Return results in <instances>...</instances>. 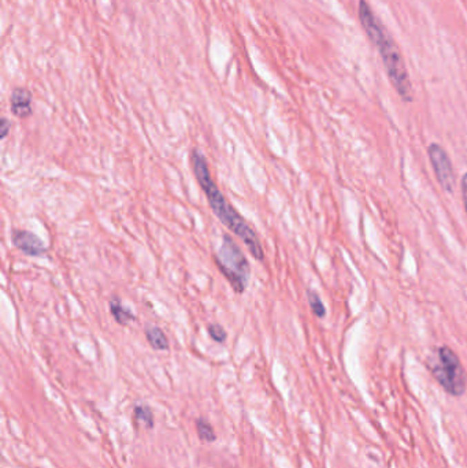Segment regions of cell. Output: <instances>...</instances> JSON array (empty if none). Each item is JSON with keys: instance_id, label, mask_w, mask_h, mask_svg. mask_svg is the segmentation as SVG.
<instances>
[{"instance_id": "1", "label": "cell", "mask_w": 467, "mask_h": 468, "mask_svg": "<svg viewBox=\"0 0 467 468\" xmlns=\"http://www.w3.org/2000/svg\"><path fill=\"white\" fill-rule=\"evenodd\" d=\"M192 169L215 216L223 223V226H226L233 234H236L244 243V245L247 247L248 252L252 255L254 259H257L258 262H264L265 251L264 247L261 245L257 233L246 222V219L235 210V207L229 204V201L222 194L219 187H217L208 170L206 156L197 148L192 151Z\"/></svg>"}, {"instance_id": "2", "label": "cell", "mask_w": 467, "mask_h": 468, "mask_svg": "<svg viewBox=\"0 0 467 468\" xmlns=\"http://www.w3.org/2000/svg\"><path fill=\"white\" fill-rule=\"evenodd\" d=\"M358 17L369 40L373 43L379 52L381 61L384 63L385 72L392 87L401 97L403 101L411 103L414 100L413 85L410 81L404 59L396 41L386 30V28L382 25V22L377 18L370 4L366 0H359Z\"/></svg>"}, {"instance_id": "3", "label": "cell", "mask_w": 467, "mask_h": 468, "mask_svg": "<svg viewBox=\"0 0 467 468\" xmlns=\"http://www.w3.org/2000/svg\"><path fill=\"white\" fill-rule=\"evenodd\" d=\"M214 261L233 290L243 294L250 282L251 269L248 259L230 234H223L221 247L214 255Z\"/></svg>"}, {"instance_id": "4", "label": "cell", "mask_w": 467, "mask_h": 468, "mask_svg": "<svg viewBox=\"0 0 467 468\" xmlns=\"http://www.w3.org/2000/svg\"><path fill=\"white\" fill-rule=\"evenodd\" d=\"M428 369L437 383L453 397H462L467 389V375L459 356L447 345L437 349L428 360Z\"/></svg>"}, {"instance_id": "5", "label": "cell", "mask_w": 467, "mask_h": 468, "mask_svg": "<svg viewBox=\"0 0 467 468\" xmlns=\"http://www.w3.org/2000/svg\"><path fill=\"white\" fill-rule=\"evenodd\" d=\"M428 155L430 165L433 167L435 176L447 193H453L455 189V172L453 167V162L447 154V151L437 143H432L428 148Z\"/></svg>"}, {"instance_id": "6", "label": "cell", "mask_w": 467, "mask_h": 468, "mask_svg": "<svg viewBox=\"0 0 467 468\" xmlns=\"http://www.w3.org/2000/svg\"><path fill=\"white\" fill-rule=\"evenodd\" d=\"M11 240H12L14 247L28 256L39 258L47 254V247L44 241L37 234L29 230H22V229L14 230L11 234Z\"/></svg>"}, {"instance_id": "7", "label": "cell", "mask_w": 467, "mask_h": 468, "mask_svg": "<svg viewBox=\"0 0 467 468\" xmlns=\"http://www.w3.org/2000/svg\"><path fill=\"white\" fill-rule=\"evenodd\" d=\"M10 108L17 118H29L33 112L32 94L25 88H15L10 96Z\"/></svg>"}, {"instance_id": "8", "label": "cell", "mask_w": 467, "mask_h": 468, "mask_svg": "<svg viewBox=\"0 0 467 468\" xmlns=\"http://www.w3.org/2000/svg\"><path fill=\"white\" fill-rule=\"evenodd\" d=\"M108 308H110V314L112 315L114 321L121 326H128L130 322L136 319V315L132 312V309L125 307L121 298L118 297H112L110 300Z\"/></svg>"}, {"instance_id": "9", "label": "cell", "mask_w": 467, "mask_h": 468, "mask_svg": "<svg viewBox=\"0 0 467 468\" xmlns=\"http://www.w3.org/2000/svg\"><path fill=\"white\" fill-rule=\"evenodd\" d=\"M144 333H146V338H147L148 344L155 351H168L169 349L170 345H169L168 336L165 334V332L161 327H158V326H147Z\"/></svg>"}, {"instance_id": "10", "label": "cell", "mask_w": 467, "mask_h": 468, "mask_svg": "<svg viewBox=\"0 0 467 468\" xmlns=\"http://www.w3.org/2000/svg\"><path fill=\"white\" fill-rule=\"evenodd\" d=\"M135 419L143 425L146 429L151 430L154 429V425H155V418H154V414L151 411V408L148 405H136L135 407Z\"/></svg>"}, {"instance_id": "11", "label": "cell", "mask_w": 467, "mask_h": 468, "mask_svg": "<svg viewBox=\"0 0 467 468\" xmlns=\"http://www.w3.org/2000/svg\"><path fill=\"white\" fill-rule=\"evenodd\" d=\"M196 431H197L199 438L203 442H214L217 440L215 431H214L211 423L207 419H204V418H197L196 419Z\"/></svg>"}, {"instance_id": "12", "label": "cell", "mask_w": 467, "mask_h": 468, "mask_svg": "<svg viewBox=\"0 0 467 468\" xmlns=\"http://www.w3.org/2000/svg\"><path fill=\"white\" fill-rule=\"evenodd\" d=\"M307 300H308V304H310V308H311L312 314L317 318H325V315H326L325 304L322 303L319 294L315 290H311V289L307 290Z\"/></svg>"}, {"instance_id": "13", "label": "cell", "mask_w": 467, "mask_h": 468, "mask_svg": "<svg viewBox=\"0 0 467 468\" xmlns=\"http://www.w3.org/2000/svg\"><path fill=\"white\" fill-rule=\"evenodd\" d=\"M207 332H208V336L211 337V340L215 341V343L222 344V343H225L226 338H228L226 330H225L219 323H208Z\"/></svg>"}, {"instance_id": "14", "label": "cell", "mask_w": 467, "mask_h": 468, "mask_svg": "<svg viewBox=\"0 0 467 468\" xmlns=\"http://www.w3.org/2000/svg\"><path fill=\"white\" fill-rule=\"evenodd\" d=\"M10 129H11V122L7 118H3L1 119V130H0V136H1L3 140L8 136Z\"/></svg>"}, {"instance_id": "15", "label": "cell", "mask_w": 467, "mask_h": 468, "mask_svg": "<svg viewBox=\"0 0 467 468\" xmlns=\"http://www.w3.org/2000/svg\"><path fill=\"white\" fill-rule=\"evenodd\" d=\"M461 189H462V199H464V205H465V210H466L467 215V173L464 174L462 177V181H461Z\"/></svg>"}]
</instances>
